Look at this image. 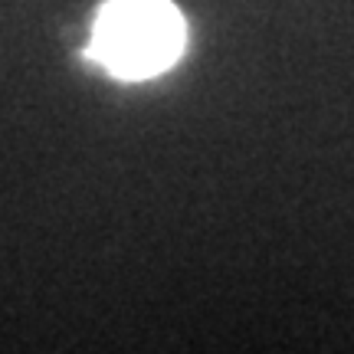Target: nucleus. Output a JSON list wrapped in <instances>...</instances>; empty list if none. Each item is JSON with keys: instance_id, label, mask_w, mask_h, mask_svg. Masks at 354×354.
<instances>
[{"instance_id": "obj_1", "label": "nucleus", "mask_w": 354, "mask_h": 354, "mask_svg": "<svg viewBox=\"0 0 354 354\" xmlns=\"http://www.w3.org/2000/svg\"><path fill=\"white\" fill-rule=\"evenodd\" d=\"M184 20L171 0H109L95 17L88 56L112 76L148 79L177 63Z\"/></svg>"}]
</instances>
